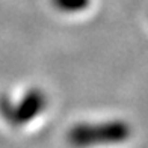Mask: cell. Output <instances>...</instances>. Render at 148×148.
Masks as SVG:
<instances>
[{
  "mask_svg": "<svg viewBox=\"0 0 148 148\" xmlns=\"http://www.w3.org/2000/svg\"><path fill=\"white\" fill-rule=\"evenodd\" d=\"M132 134V127L123 119L100 123H79L66 132V142L73 148H94L123 144Z\"/></svg>",
  "mask_w": 148,
  "mask_h": 148,
  "instance_id": "6da1fadb",
  "label": "cell"
},
{
  "mask_svg": "<svg viewBox=\"0 0 148 148\" xmlns=\"http://www.w3.org/2000/svg\"><path fill=\"white\" fill-rule=\"evenodd\" d=\"M47 97L38 88H32L24 92L17 101L6 94L0 95V115L6 123L14 127H23L32 123L44 112Z\"/></svg>",
  "mask_w": 148,
  "mask_h": 148,
  "instance_id": "7a4b0ae2",
  "label": "cell"
},
{
  "mask_svg": "<svg viewBox=\"0 0 148 148\" xmlns=\"http://www.w3.org/2000/svg\"><path fill=\"white\" fill-rule=\"evenodd\" d=\"M51 3L59 11L66 12V14H74V12H82L88 9L91 0H51Z\"/></svg>",
  "mask_w": 148,
  "mask_h": 148,
  "instance_id": "3957f363",
  "label": "cell"
}]
</instances>
